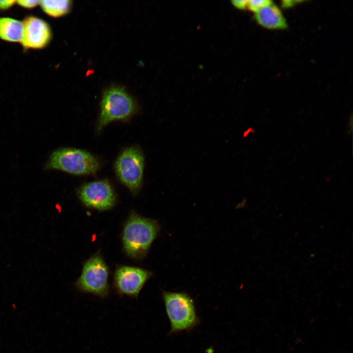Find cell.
I'll list each match as a JSON object with an SVG mask.
<instances>
[{
    "label": "cell",
    "mask_w": 353,
    "mask_h": 353,
    "mask_svg": "<svg viewBox=\"0 0 353 353\" xmlns=\"http://www.w3.org/2000/svg\"><path fill=\"white\" fill-rule=\"evenodd\" d=\"M159 230L156 221L132 212L123 231V244L127 255L135 259L144 257Z\"/></svg>",
    "instance_id": "cell-1"
},
{
    "label": "cell",
    "mask_w": 353,
    "mask_h": 353,
    "mask_svg": "<svg viewBox=\"0 0 353 353\" xmlns=\"http://www.w3.org/2000/svg\"><path fill=\"white\" fill-rule=\"evenodd\" d=\"M162 295L171 326L169 335L191 331L200 324L195 302L188 294L163 291Z\"/></svg>",
    "instance_id": "cell-2"
},
{
    "label": "cell",
    "mask_w": 353,
    "mask_h": 353,
    "mask_svg": "<svg viewBox=\"0 0 353 353\" xmlns=\"http://www.w3.org/2000/svg\"><path fill=\"white\" fill-rule=\"evenodd\" d=\"M136 111L135 101L124 88L120 86L108 88L102 96L98 131L101 130L113 121L129 119Z\"/></svg>",
    "instance_id": "cell-3"
},
{
    "label": "cell",
    "mask_w": 353,
    "mask_h": 353,
    "mask_svg": "<svg viewBox=\"0 0 353 353\" xmlns=\"http://www.w3.org/2000/svg\"><path fill=\"white\" fill-rule=\"evenodd\" d=\"M100 164L90 153L75 148H62L54 151L50 156L45 168L58 170L76 175L95 173Z\"/></svg>",
    "instance_id": "cell-4"
},
{
    "label": "cell",
    "mask_w": 353,
    "mask_h": 353,
    "mask_svg": "<svg viewBox=\"0 0 353 353\" xmlns=\"http://www.w3.org/2000/svg\"><path fill=\"white\" fill-rule=\"evenodd\" d=\"M108 275V266L101 255L97 253L84 264L76 286L82 292L105 297L109 292Z\"/></svg>",
    "instance_id": "cell-5"
},
{
    "label": "cell",
    "mask_w": 353,
    "mask_h": 353,
    "mask_svg": "<svg viewBox=\"0 0 353 353\" xmlns=\"http://www.w3.org/2000/svg\"><path fill=\"white\" fill-rule=\"evenodd\" d=\"M144 168V158L141 150L135 147L125 150L115 164V171L120 180L133 194L141 188Z\"/></svg>",
    "instance_id": "cell-6"
},
{
    "label": "cell",
    "mask_w": 353,
    "mask_h": 353,
    "mask_svg": "<svg viewBox=\"0 0 353 353\" xmlns=\"http://www.w3.org/2000/svg\"><path fill=\"white\" fill-rule=\"evenodd\" d=\"M77 193L86 206L100 211L111 208L116 201L115 192L106 180L86 183L80 188Z\"/></svg>",
    "instance_id": "cell-7"
},
{
    "label": "cell",
    "mask_w": 353,
    "mask_h": 353,
    "mask_svg": "<svg viewBox=\"0 0 353 353\" xmlns=\"http://www.w3.org/2000/svg\"><path fill=\"white\" fill-rule=\"evenodd\" d=\"M152 273L147 270L132 266L117 267L114 276V285L122 295L136 297Z\"/></svg>",
    "instance_id": "cell-8"
},
{
    "label": "cell",
    "mask_w": 353,
    "mask_h": 353,
    "mask_svg": "<svg viewBox=\"0 0 353 353\" xmlns=\"http://www.w3.org/2000/svg\"><path fill=\"white\" fill-rule=\"evenodd\" d=\"M23 31L21 43L26 49H41L50 42L52 34L49 24L44 20L33 16L26 17L23 22Z\"/></svg>",
    "instance_id": "cell-9"
},
{
    "label": "cell",
    "mask_w": 353,
    "mask_h": 353,
    "mask_svg": "<svg viewBox=\"0 0 353 353\" xmlns=\"http://www.w3.org/2000/svg\"><path fill=\"white\" fill-rule=\"evenodd\" d=\"M257 22L262 26L270 29H283L287 23L278 7L273 2L255 12Z\"/></svg>",
    "instance_id": "cell-10"
},
{
    "label": "cell",
    "mask_w": 353,
    "mask_h": 353,
    "mask_svg": "<svg viewBox=\"0 0 353 353\" xmlns=\"http://www.w3.org/2000/svg\"><path fill=\"white\" fill-rule=\"evenodd\" d=\"M23 31L22 22L9 17L0 18V39L9 42H21Z\"/></svg>",
    "instance_id": "cell-11"
},
{
    "label": "cell",
    "mask_w": 353,
    "mask_h": 353,
    "mask_svg": "<svg viewBox=\"0 0 353 353\" xmlns=\"http://www.w3.org/2000/svg\"><path fill=\"white\" fill-rule=\"evenodd\" d=\"M39 5L48 15L57 18L67 14L70 11L72 4L69 0H40Z\"/></svg>",
    "instance_id": "cell-12"
},
{
    "label": "cell",
    "mask_w": 353,
    "mask_h": 353,
    "mask_svg": "<svg viewBox=\"0 0 353 353\" xmlns=\"http://www.w3.org/2000/svg\"><path fill=\"white\" fill-rule=\"evenodd\" d=\"M272 1L269 0H248L247 8L254 13Z\"/></svg>",
    "instance_id": "cell-13"
},
{
    "label": "cell",
    "mask_w": 353,
    "mask_h": 353,
    "mask_svg": "<svg viewBox=\"0 0 353 353\" xmlns=\"http://www.w3.org/2000/svg\"><path fill=\"white\" fill-rule=\"evenodd\" d=\"M16 3L20 6L27 8L31 9L39 4V0H17Z\"/></svg>",
    "instance_id": "cell-14"
},
{
    "label": "cell",
    "mask_w": 353,
    "mask_h": 353,
    "mask_svg": "<svg viewBox=\"0 0 353 353\" xmlns=\"http://www.w3.org/2000/svg\"><path fill=\"white\" fill-rule=\"evenodd\" d=\"M16 3V0H0V10H6L11 8Z\"/></svg>",
    "instance_id": "cell-15"
},
{
    "label": "cell",
    "mask_w": 353,
    "mask_h": 353,
    "mask_svg": "<svg viewBox=\"0 0 353 353\" xmlns=\"http://www.w3.org/2000/svg\"><path fill=\"white\" fill-rule=\"evenodd\" d=\"M247 2L248 0H234L231 1L235 7L240 9H244L247 7Z\"/></svg>",
    "instance_id": "cell-16"
},
{
    "label": "cell",
    "mask_w": 353,
    "mask_h": 353,
    "mask_svg": "<svg viewBox=\"0 0 353 353\" xmlns=\"http://www.w3.org/2000/svg\"><path fill=\"white\" fill-rule=\"evenodd\" d=\"M298 1L295 0H284L282 2V5L285 7H290L293 5L295 4V2H297Z\"/></svg>",
    "instance_id": "cell-17"
}]
</instances>
